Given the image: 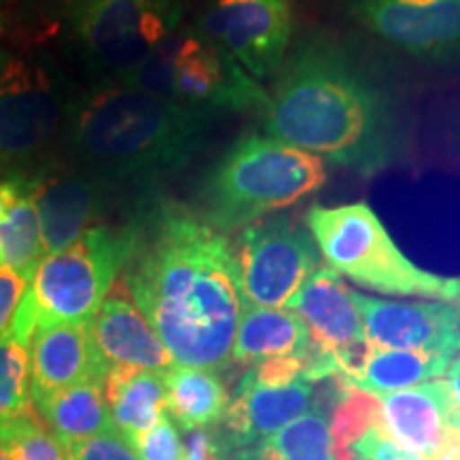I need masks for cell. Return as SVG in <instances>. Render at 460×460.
Listing matches in <instances>:
<instances>
[{"label":"cell","mask_w":460,"mask_h":460,"mask_svg":"<svg viewBox=\"0 0 460 460\" xmlns=\"http://www.w3.org/2000/svg\"><path fill=\"white\" fill-rule=\"evenodd\" d=\"M354 454L356 460H424L418 454L402 450L393 439H388L384 427L371 429L369 433L362 437L358 446L354 447Z\"/></svg>","instance_id":"836d02e7"},{"label":"cell","mask_w":460,"mask_h":460,"mask_svg":"<svg viewBox=\"0 0 460 460\" xmlns=\"http://www.w3.org/2000/svg\"><path fill=\"white\" fill-rule=\"evenodd\" d=\"M228 460H335L329 413L322 405H314L267 439L230 452Z\"/></svg>","instance_id":"484cf974"},{"label":"cell","mask_w":460,"mask_h":460,"mask_svg":"<svg viewBox=\"0 0 460 460\" xmlns=\"http://www.w3.org/2000/svg\"><path fill=\"white\" fill-rule=\"evenodd\" d=\"M335 402L331 413V439L335 460H356L354 447L371 429L384 427L382 401L377 394L358 390L335 379Z\"/></svg>","instance_id":"4316f807"},{"label":"cell","mask_w":460,"mask_h":460,"mask_svg":"<svg viewBox=\"0 0 460 460\" xmlns=\"http://www.w3.org/2000/svg\"><path fill=\"white\" fill-rule=\"evenodd\" d=\"M288 309L301 315L314 352L339 360L367 341L354 290L335 269L318 267ZM339 369V367H337Z\"/></svg>","instance_id":"5bb4252c"},{"label":"cell","mask_w":460,"mask_h":460,"mask_svg":"<svg viewBox=\"0 0 460 460\" xmlns=\"http://www.w3.org/2000/svg\"><path fill=\"white\" fill-rule=\"evenodd\" d=\"M373 37L422 60H460V0H348Z\"/></svg>","instance_id":"7c38bea8"},{"label":"cell","mask_w":460,"mask_h":460,"mask_svg":"<svg viewBox=\"0 0 460 460\" xmlns=\"http://www.w3.org/2000/svg\"><path fill=\"white\" fill-rule=\"evenodd\" d=\"M132 254L128 290L175 365L228 367L245 301L226 234L190 211L166 209Z\"/></svg>","instance_id":"6da1fadb"},{"label":"cell","mask_w":460,"mask_h":460,"mask_svg":"<svg viewBox=\"0 0 460 460\" xmlns=\"http://www.w3.org/2000/svg\"><path fill=\"white\" fill-rule=\"evenodd\" d=\"M315 386L307 379L279 388L256 384L250 376L241 379L237 396L230 401L220 437L226 454L250 447L278 433L314 407Z\"/></svg>","instance_id":"9a60e30c"},{"label":"cell","mask_w":460,"mask_h":460,"mask_svg":"<svg viewBox=\"0 0 460 460\" xmlns=\"http://www.w3.org/2000/svg\"><path fill=\"white\" fill-rule=\"evenodd\" d=\"M307 356H278V358H269L258 362L247 371V376L254 379L256 384L269 388H279L288 386V384H295L298 379H305L307 373Z\"/></svg>","instance_id":"1f68e13d"},{"label":"cell","mask_w":460,"mask_h":460,"mask_svg":"<svg viewBox=\"0 0 460 460\" xmlns=\"http://www.w3.org/2000/svg\"><path fill=\"white\" fill-rule=\"evenodd\" d=\"M43 256L34 180L15 175L13 192L0 207V267L13 269L32 279L34 269Z\"/></svg>","instance_id":"d4e9b609"},{"label":"cell","mask_w":460,"mask_h":460,"mask_svg":"<svg viewBox=\"0 0 460 460\" xmlns=\"http://www.w3.org/2000/svg\"><path fill=\"white\" fill-rule=\"evenodd\" d=\"M203 109H267L269 96L237 60L203 34L175 32L119 82Z\"/></svg>","instance_id":"52a82bcc"},{"label":"cell","mask_w":460,"mask_h":460,"mask_svg":"<svg viewBox=\"0 0 460 460\" xmlns=\"http://www.w3.org/2000/svg\"><path fill=\"white\" fill-rule=\"evenodd\" d=\"M62 113L60 92L48 68L0 54V163L24 160L48 146Z\"/></svg>","instance_id":"30bf717a"},{"label":"cell","mask_w":460,"mask_h":460,"mask_svg":"<svg viewBox=\"0 0 460 460\" xmlns=\"http://www.w3.org/2000/svg\"><path fill=\"white\" fill-rule=\"evenodd\" d=\"M181 22L180 0H75L73 24L96 66L118 77L135 71Z\"/></svg>","instance_id":"ba28073f"},{"label":"cell","mask_w":460,"mask_h":460,"mask_svg":"<svg viewBox=\"0 0 460 460\" xmlns=\"http://www.w3.org/2000/svg\"><path fill=\"white\" fill-rule=\"evenodd\" d=\"M307 228L329 267L354 284L382 295L460 303V278H441L413 264L367 203L312 207Z\"/></svg>","instance_id":"5b68a950"},{"label":"cell","mask_w":460,"mask_h":460,"mask_svg":"<svg viewBox=\"0 0 460 460\" xmlns=\"http://www.w3.org/2000/svg\"><path fill=\"white\" fill-rule=\"evenodd\" d=\"M309 352L312 337L296 312L245 305L230 360L254 367L278 356H307Z\"/></svg>","instance_id":"d6986e66"},{"label":"cell","mask_w":460,"mask_h":460,"mask_svg":"<svg viewBox=\"0 0 460 460\" xmlns=\"http://www.w3.org/2000/svg\"><path fill=\"white\" fill-rule=\"evenodd\" d=\"M32 405L62 446L115 430L105 379H85L56 393L32 396Z\"/></svg>","instance_id":"44dd1931"},{"label":"cell","mask_w":460,"mask_h":460,"mask_svg":"<svg viewBox=\"0 0 460 460\" xmlns=\"http://www.w3.org/2000/svg\"><path fill=\"white\" fill-rule=\"evenodd\" d=\"M209 113L122 84L107 85L73 107L71 143L85 163L109 175L172 172L203 147Z\"/></svg>","instance_id":"3957f363"},{"label":"cell","mask_w":460,"mask_h":460,"mask_svg":"<svg viewBox=\"0 0 460 460\" xmlns=\"http://www.w3.org/2000/svg\"><path fill=\"white\" fill-rule=\"evenodd\" d=\"M430 460H460V413L456 422L446 430L444 439H441Z\"/></svg>","instance_id":"d590c367"},{"label":"cell","mask_w":460,"mask_h":460,"mask_svg":"<svg viewBox=\"0 0 460 460\" xmlns=\"http://www.w3.org/2000/svg\"><path fill=\"white\" fill-rule=\"evenodd\" d=\"M0 446L13 460H66L65 447L34 410L0 422Z\"/></svg>","instance_id":"f1b7e54d"},{"label":"cell","mask_w":460,"mask_h":460,"mask_svg":"<svg viewBox=\"0 0 460 460\" xmlns=\"http://www.w3.org/2000/svg\"><path fill=\"white\" fill-rule=\"evenodd\" d=\"M245 305L288 309L318 269V245L290 217H269L243 228L234 247Z\"/></svg>","instance_id":"9c48e42d"},{"label":"cell","mask_w":460,"mask_h":460,"mask_svg":"<svg viewBox=\"0 0 460 460\" xmlns=\"http://www.w3.org/2000/svg\"><path fill=\"white\" fill-rule=\"evenodd\" d=\"M269 137L376 175L402 152L390 96L341 45L305 41L281 73L264 109Z\"/></svg>","instance_id":"7a4b0ae2"},{"label":"cell","mask_w":460,"mask_h":460,"mask_svg":"<svg viewBox=\"0 0 460 460\" xmlns=\"http://www.w3.org/2000/svg\"><path fill=\"white\" fill-rule=\"evenodd\" d=\"M200 34L252 77L264 79L286 58L292 34L290 0H214L200 20Z\"/></svg>","instance_id":"8fae6325"},{"label":"cell","mask_w":460,"mask_h":460,"mask_svg":"<svg viewBox=\"0 0 460 460\" xmlns=\"http://www.w3.org/2000/svg\"><path fill=\"white\" fill-rule=\"evenodd\" d=\"M132 252L130 237L94 226L66 250L45 254L34 269L13 331L31 339L43 326L90 324Z\"/></svg>","instance_id":"8992f818"},{"label":"cell","mask_w":460,"mask_h":460,"mask_svg":"<svg viewBox=\"0 0 460 460\" xmlns=\"http://www.w3.org/2000/svg\"><path fill=\"white\" fill-rule=\"evenodd\" d=\"M365 339L376 348L452 358L460 352V303H401L354 292Z\"/></svg>","instance_id":"4fadbf2b"},{"label":"cell","mask_w":460,"mask_h":460,"mask_svg":"<svg viewBox=\"0 0 460 460\" xmlns=\"http://www.w3.org/2000/svg\"><path fill=\"white\" fill-rule=\"evenodd\" d=\"M34 200L45 254H56L84 237L85 226L94 216L99 194L92 183L77 177H54L34 180Z\"/></svg>","instance_id":"ffe728a7"},{"label":"cell","mask_w":460,"mask_h":460,"mask_svg":"<svg viewBox=\"0 0 460 460\" xmlns=\"http://www.w3.org/2000/svg\"><path fill=\"white\" fill-rule=\"evenodd\" d=\"M105 396L115 429L132 441L166 413L164 373L113 367L105 373Z\"/></svg>","instance_id":"7402d4cb"},{"label":"cell","mask_w":460,"mask_h":460,"mask_svg":"<svg viewBox=\"0 0 460 460\" xmlns=\"http://www.w3.org/2000/svg\"><path fill=\"white\" fill-rule=\"evenodd\" d=\"M32 410L31 339L11 329L0 339V422Z\"/></svg>","instance_id":"83f0119b"},{"label":"cell","mask_w":460,"mask_h":460,"mask_svg":"<svg viewBox=\"0 0 460 460\" xmlns=\"http://www.w3.org/2000/svg\"><path fill=\"white\" fill-rule=\"evenodd\" d=\"M32 396L75 386L85 379H105L90 324H54L37 329L31 337Z\"/></svg>","instance_id":"ac0fdd59"},{"label":"cell","mask_w":460,"mask_h":460,"mask_svg":"<svg viewBox=\"0 0 460 460\" xmlns=\"http://www.w3.org/2000/svg\"><path fill=\"white\" fill-rule=\"evenodd\" d=\"M0 460H13V458H11V454L4 450L3 446H0Z\"/></svg>","instance_id":"74e56055"},{"label":"cell","mask_w":460,"mask_h":460,"mask_svg":"<svg viewBox=\"0 0 460 460\" xmlns=\"http://www.w3.org/2000/svg\"><path fill=\"white\" fill-rule=\"evenodd\" d=\"M447 384H450L454 402H456V407L460 410V358L454 360L450 369H447Z\"/></svg>","instance_id":"8d00e7d4"},{"label":"cell","mask_w":460,"mask_h":460,"mask_svg":"<svg viewBox=\"0 0 460 460\" xmlns=\"http://www.w3.org/2000/svg\"><path fill=\"white\" fill-rule=\"evenodd\" d=\"M90 332L107 371L113 367H128L164 373L175 365L137 303L122 295L105 298L99 314L90 322Z\"/></svg>","instance_id":"e0dca14e"},{"label":"cell","mask_w":460,"mask_h":460,"mask_svg":"<svg viewBox=\"0 0 460 460\" xmlns=\"http://www.w3.org/2000/svg\"><path fill=\"white\" fill-rule=\"evenodd\" d=\"M66 460H139L135 447L118 429L65 444Z\"/></svg>","instance_id":"f546056e"},{"label":"cell","mask_w":460,"mask_h":460,"mask_svg":"<svg viewBox=\"0 0 460 460\" xmlns=\"http://www.w3.org/2000/svg\"><path fill=\"white\" fill-rule=\"evenodd\" d=\"M371 345V343H369ZM452 358L439 354L410 352V349H384L371 345L360 369L348 379L337 382L373 394L399 393L441 377L447 373Z\"/></svg>","instance_id":"cb8c5ba5"},{"label":"cell","mask_w":460,"mask_h":460,"mask_svg":"<svg viewBox=\"0 0 460 460\" xmlns=\"http://www.w3.org/2000/svg\"><path fill=\"white\" fill-rule=\"evenodd\" d=\"M31 288V278L13 271V269L0 267V339L13 329L17 314Z\"/></svg>","instance_id":"d6a6232c"},{"label":"cell","mask_w":460,"mask_h":460,"mask_svg":"<svg viewBox=\"0 0 460 460\" xmlns=\"http://www.w3.org/2000/svg\"><path fill=\"white\" fill-rule=\"evenodd\" d=\"M326 183L324 160L269 135H247L224 154L205 183L207 222L250 226L288 209Z\"/></svg>","instance_id":"277c9868"},{"label":"cell","mask_w":460,"mask_h":460,"mask_svg":"<svg viewBox=\"0 0 460 460\" xmlns=\"http://www.w3.org/2000/svg\"><path fill=\"white\" fill-rule=\"evenodd\" d=\"M166 413L183 430L209 429L226 416L230 396L216 371L172 365L164 371Z\"/></svg>","instance_id":"603a6c76"},{"label":"cell","mask_w":460,"mask_h":460,"mask_svg":"<svg viewBox=\"0 0 460 460\" xmlns=\"http://www.w3.org/2000/svg\"><path fill=\"white\" fill-rule=\"evenodd\" d=\"M139 460H183V446L169 413L146 433L130 441Z\"/></svg>","instance_id":"4dcf8cb0"},{"label":"cell","mask_w":460,"mask_h":460,"mask_svg":"<svg viewBox=\"0 0 460 460\" xmlns=\"http://www.w3.org/2000/svg\"><path fill=\"white\" fill-rule=\"evenodd\" d=\"M377 396L382 401L384 433L388 439L424 460H430L460 413L450 384L444 379Z\"/></svg>","instance_id":"2e32d148"},{"label":"cell","mask_w":460,"mask_h":460,"mask_svg":"<svg viewBox=\"0 0 460 460\" xmlns=\"http://www.w3.org/2000/svg\"><path fill=\"white\" fill-rule=\"evenodd\" d=\"M183 460H228V454L220 437L209 429H197L190 430Z\"/></svg>","instance_id":"e575fe53"}]
</instances>
